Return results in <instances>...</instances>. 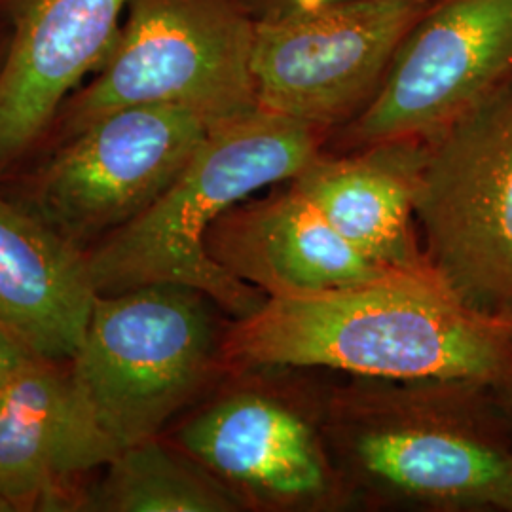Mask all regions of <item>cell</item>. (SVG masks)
Masks as SVG:
<instances>
[{
    "label": "cell",
    "instance_id": "1",
    "mask_svg": "<svg viewBox=\"0 0 512 512\" xmlns=\"http://www.w3.org/2000/svg\"><path fill=\"white\" fill-rule=\"evenodd\" d=\"M222 368H330L380 382L495 389L512 321L469 306L435 270L393 272L327 293L266 298L224 329Z\"/></svg>",
    "mask_w": 512,
    "mask_h": 512
},
{
    "label": "cell",
    "instance_id": "2",
    "mask_svg": "<svg viewBox=\"0 0 512 512\" xmlns=\"http://www.w3.org/2000/svg\"><path fill=\"white\" fill-rule=\"evenodd\" d=\"M323 133L260 107L215 124L175 183L86 253L95 293L173 283L202 291L234 319L251 315L268 296L220 268L205 239L228 209L296 177L321 154Z\"/></svg>",
    "mask_w": 512,
    "mask_h": 512
},
{
    "label": "cell",
    "instance_id": "3",
    "mask_svg": "<svg viewBox=\"0 0 512 512\" xmlns=\"http://www.w3.org/2000/svg\"><path fill=\"white\" fill-rule=\"evenodd\" d=\"M368 382L334 391L325 408V439L344 478L427 509H497L512 486V442L488 387Z\"/></svg>",
    "mask_w": 512,
    "mask_h": 512
},
{
    "label": "cell",
    "instance_id": "4",
    "mask_svg": "<svg viewBox=\"0 0 512 512\" xmlns=\"http://www.w3.org/2000/svg\"><path fill=\"white\" fill-rule=\"evenodd\" d=\"M217 310L207 294L173 283L95 296L67 370L86 420L114 458L160 437L222 368Z\"/></svg>",
    "mask_w": 512,
    "mask_h": 512
},
{
    "label": "cell",
    "instance_id": "5",
    "mask_svg": "<svg viewBox=\"0 0 512 512\" xmlns=\"http://www.w3.org/2000/svg\"><path fill=\"white\" fill-rule=\"evenodd\" d=\"M253 40L241 0H129L107 61L59 110L57 135L133 105H177L211 124L251 112Z\"/></svg>",
    "mask_w": 512,
    "mask_h": 512
},
{
    "label": "cell",
    "instance_id": "6",
    "mask_svg": "<svg viewBox=\"0 0 512 512\" xmlns=\"http://www.w3.org/2000/svg\"><path fill=\"white\" fill-rule=\"evenodd\" d=\"M416 220L435 272L512 321V78L421 141Z\"/></svg>",
    "mask_w": 512,
    "mask_h": 512
},
{
    "label": "cell",
    "instance_id": "7",
    "mask_svg": "<svg viewBox=\"0 0 512 512\" xmlns=\"http://www.w3.org/2000/svg\"><path fill=\"white\" fill-rule=\"evenodd\" d=\"M211 124L177 105L112 110L80 129L19 183L21 209L88 253L175 183Z\"/></svg>",
    "mask_w": 512,
    "mask_h": 512
},
{
    "label": "cell",
    "instance_id": "8",
    "mask_svg": "<svg viewBox=\"0 0 512 512\" xmlns=\"http://www.w3.org/2000/svg\"><path fill=\"white\" fill-rule=\"evenodd\" d=\"M431 0H336L255 18L256 103L319 129L355 118Z\"/></svg>",
    "mask_w": 512,
    "mask_h": 512
},
{
    "label": "cell",
    "instance_id": "9",
    "mask_svg": "<svg viewBox=\"0 0 512 512\" xmlns=\"http://www.w3.org/2000/svg\"><path fill=\"white\" fill-rule=\"evenodd\" d=\"M512 78V0H431L346 143L425 141Z\"/></svg>",
    "mask_w": 512,
    "mask_h": 512
},
{
    "label": "cell",
    "instance_id": "10",
    "mask_svg": "<svg viewBox=\"0 0 512 512\" xmlns=\"http://www.w3.org/2000/svg\"><path fill=\"white\" fill-rule=\"evenodd\" d=\"M243 380L179 425L173 442L226 484L247 509L325 511L342 505L340 473L306 404Z\"/></svg>",
    "mask_w": 512,
    "mask_h": 512
},
{
    "label": "cell",
    "instance_id": "11",
    "mask_svg": "<svg viewBox=\"0 0 512 512\" xmlns=\"http://www.w3.org/2000/svg\"><path fill=\"white\" fill-rule=\"evenodd\" d=\"M129 0H10L0 59V179L54 128L74 88L107 61Z\"/></svg>",
    "mask_w": 512,
    "mask_h": 512
},
{
    "label": "cell",
    "instance_id": "12",
    "mask_svg": "<svg viewBox=\"0 0 512 512\" xmlns=\"http://www.w3.org/2000/svg\"><path fill=\"white\" fill-rule=\"evenodd\" d=\"M114 459L67 363L35 359L0 391V511H78V482Z\"/></svg>",
    "mask_w": 512,
    "mask_h": 512
},
{
    "label": "cell",
    "instance_id": "13",
    "mask_svg": "<svg viewBox=\"0 0 512 512\" xmlns=\"http://www.w3.org/2000/svg\"><path fill=\"white\" fill-rule=\"evenodd\" d=\"M205 247L220 268L268 298L327 293L397 272L363 255L289 183L228 209Z\"/></svg>",
    "mask_w": 512,
    "mask_h": 512
},
{
    "label": "cell",
    "instance_id": "14",
    "mask_svg": "<svg viewBox=\"0 0 512 512\" xmlns=\"http://www.w3.org/2000/svg\"><path fill=\"white\" fill-rule=\"evenodd\" d=\"M421 141L363 147L361 154H319L287 183L363 255L389 270H435L416 234Z\"/></svg>",
    "mask_w": 512,
    "mask_h": 512
},
{
    "label": "cell",
    "instance_id": "15",
    "mask_svg": "<svg viewBox=\"0 0 512 512\" xmlns=\"http://www.w3.org/2000/svg\"><path fill=\"white\" fill-rule=\"evenodd\" d=\"M95 296L86 253L0 190V323L40 359L69 363Z\"/></svg>",
    "mask_w": 512,
    "mask_h": 512
},
{
    "label": "cell",
    "instance_id": "16",
    "mask_svg": "<svg viewBox=\"0 0 512 512\" xmlns=\"http://www.w3.org/2000/svg\"><path fill=\"white\" fill-rule=\"evenodd\" d=\"M245 503L173 440L160 437L124 448L105 478L84 490L78 511L236 512Z\"/></svg>",
    "mask_w": 512,
    "mask_h": 512
},
{
    "label": "cell",
    "instance_id": "17",
    "mask_svg": "<svg viewBox=\"0 0 512 512\" xmlns=\"http://www.w3.org/2000/svg\"><path fill=\"white\" fill-rule=\"evenodd\" d=\"M35 359L40 357L0 323V391Z\"/></svg>",
    "mask_w": 512,
    "mask_h": 512
},
{
    "label": "cell",
    "instance_id": "18",
    "mask_svg": "<svg viewBox=\"0 0 512 512\" xmlns=\"http://www.w3.org/2000/svg\"><path fill=\"white\" fill-rule=\"evenodd\" d=\"M336 0H256L258 16H270V14H281V12H293V10H306L315 8L321 4H329Z\"/></svg>",
    "mask_w": 512,
    "mask_h": 512
},
{
    "label": "cell",
    "instance_id": "19",
    "mask_svg": "<svg viewBox=\"0 0 512 512\" xmlns=\"http://www.w3.org/2000/svg\"><path fill=\"white\" fill-rule=\"evenodd\" d=\"M495 389L499 391V399H501L499 406H501L505 418L512 425V363L509 370H507V374H505V378H503V382L497 385Z\"/></svg>",
    "mask_w": 512,
    "mask_h": 512
},
{
    "label": "cell",
    "instance_id": "20",
    "mask_svg": "<svg viewBox=\"0 0 512 512\" xmlns=\"http://www.w3.org/2000/svg\"><path fill=\"white\" fill-rule=\"evenodd\" d=\"M497 511L512 512V486L511 490L501 497V501L497 505Z\"/></svg>",
    "mask_w": 512,
    "mask_h": 512
}]
</instances>
